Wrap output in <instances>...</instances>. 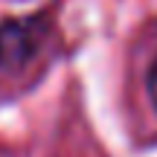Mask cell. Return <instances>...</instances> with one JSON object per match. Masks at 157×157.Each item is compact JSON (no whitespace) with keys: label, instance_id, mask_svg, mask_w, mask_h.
I'll use <instances>...</instances> for the list:
<instances>
[{"label":"cell","instance_id":"6da1fadb","mask_svg":"<svg viewBox=\"0 0 157 157\" xmlns=\"http://www.w3.org/2000/svg\"><path fill=\"white\" fill-rule=\"evenodd\" d=\"M146 93H148V102H151V108H154V113H157V56L151 58L148 73H146Z\"/></svg>","mask_w":157,"mask_h":157},{"label":"cell","instance_id":"7a4b0ae2","mask_svg":"<svg viewBox=\"0 0 157 157\" xmlns=\"http://www.w3.org/2000/svg\"><path fill=\"white\" fill-rule=\"evenodd\" d=\"M3 56H6V35H3V29H0V61H3Z\"/></svg>","mask_w":157,"mask_h":157}]
</instances>
